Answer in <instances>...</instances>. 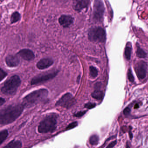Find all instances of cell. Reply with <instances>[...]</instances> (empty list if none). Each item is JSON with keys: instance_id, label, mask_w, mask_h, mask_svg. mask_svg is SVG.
I'll use <instances>...</instances> for the list:
<instances>
[{"instance_id": "cell-1", "label": "cell", "mask_w": 148, "mask_h": 148, "mask_svg": "<svg viewBox=\"0 0 148 148\" xmlns=\"http://www.w3.org/2000/svg\"><path fill=\"white\" fill-rule=\"evenodd\" d=\"M24 108L23 104H18L8 106L1 110L0 123L1 125L12 123L21 115Z\"/></svg>"}, {"instance_id": "cell-14", "label": "cell", "mask_w": 148, "mask_h": 148, "mask_svg": "<svg viewBox=\"0 0 148 148\" xmlns=\"http://www.w3.org/2000/svg\"><path fill=\"white\" fill-rule=\"evenodd\" d=\"M5 62L8 66L9 67H16L19 64L20 60L17 56L8 55L6 58Z\"/></svg>"}, {"instance_id": "cell-26", "label": "cell", "mask_w": 148, "mask_h": 148, "mask_svg": "<svg viewBox=\"0 0 148 148\" xmlns=\"http://www.w3.org/2000/svg\"><path fill=\"white\" fill-rule=\"evenodd\" d=\"M78 123L77 122H73L71 123L70 124L66 127V130H71L73 128H75L76 126H77Z\"/></svg>"}, {"instance_id": "cell-9", "label": "cell", "mask_w": 148, "mask_h": 148, "mask_svg": "<svg viewBox=\"0 0 148 148\" xmlns=\"http://www.w3.org/2000/svg\"><path fill=\"white\" fill-rule=\"evenodd\" d=\"M137 76L139 79H143L145 78L146 76L147 64L143 61H140L137 63L135 67Z\"/></svg>"}, {"instance_id": "cell-20", "label": "cell", "mask_w": 148, "mask_h": 148, "mask_svg": "<svg viewBox=\"0 0 148 148\" xmlns=\"http://www.w3.org/2000/svg\"><path fill=\"white\" fill-rule=\"evenodd\" d=\"M99 140V138L97 135H93L91 136L89 141L91 145H97L98 143Z\"/></svg>"}, {"instance_id": "cell-31", "label": "cell", "mask_w": 148, "mask_h": 148, "mask_svg": "<svg viewBox=\"0 0 148 148\" xmlns=\"http://www.w3.org/2000/svg\"><path fill=\"white\" fill-rule=\"evenodd\" d=\"M80 75H79V76L78 77L77 79V82L78 83H79V80H80Z\"/></svg>"}, {"instance_id": "cell-29", "label": "cell", "mask_w": 148, "mask_h": 148, "mask_svg": "<svg viewBox=\"0 0 148 148\" xmlns=\"http://www.w3.org/2000/svg\"><path fill=\"white\" fill-rule=\"evenodd\" d=\"M117 143V141L116 140H115V141H113V142H111V143H110L109 144V145L107 146V148H113L114 147L115 145H116Z\"/></svg>"}, {"instance_id": "cell-12", "label": "cell", "mask_w": 148, "mask_h": 148, "mask_svg": "<svg viewBox=\"0 0 148 148\" xmlns=\"http://www.w3.org/2000/svg\"><path fill=\"white\" fill-rule=\"evenodd\" d=\"M73 18L70 15H63L59 19V22L64 27H68L73 24Z\"/></svg>"}, {"instance_id": "cell-7", "label": "cell", "mask_w": 148, "mask_h": 148, "mask_svg": "<svg viewBox=\"0 0 148 148\" xmlns=\"http://www.w3.org/2000/svg\"><path fill=\"white\" fill-rule=\"evenodd\" d=\"M58 73V71H55L53 72L47 73L35 76L31 80V84L34 85L46 82L55 77Z\"/></svg>"}, {"instance_id": "cell-6", "label": "cell", "mask_w": 148, "mask_h": 148, "mask_svg": "<svg viewBox=\"0 0 148 148\" xmlns=\"http://www.w3.org/2000/svg\"><path fill=\"white\" fill-rule=\"evenodd\" d=\"M76 99L70 92L63 95L60 99H59L55 104L56 106H60L69 109L73 106L76 103Z\"/></svg>"}, {"instance_id": "cell-4", "label": "cell", "mask_w": 148, "mask_h": 148, "mask_svg": "<svg viewBox=\"0 0 148 148\" xmlns=\"http://www.w3.org/2000/svg\"><path fill=\"white\" fill-rule=\"evenodd\" d=\"M21 84L20 78L18 75L12 76L5 82L1 87V92L6 95H13L16 93Z\"/></svg>"}, {"instance_id": "cell-10", "label": "cell", "mask_w": 148, "mask_h": 148, "mask_svg": "<svg viewBox=\"0 0 148 148\" xmlns=\"http://www.w3.org/2000/svg\"><path fill=\"white\" fill-rule=\"evenodd\" d=\"M18 54L23 59L27 61L33 60L35 58V55L33 52L29 49H22L18 52Z\"/></svg>"}, {"instance_id": "cell-18", "label": "cell", "mask_w": 148, "mask_h": 148, "mask_svg": "<svg viewBox=\"0 0 148 148\" xmlns=\"http://www.w3.org/2000/svg\"><path fill=\"white\" fill-rule=\"evenodd\" d=\"M21 19V15L18 12L13 13L11 17V21L12 23H15L18 22Z\"/></svg>"}, {"instance_id": "cell-15", "label": "cell", "mask_w": 148, "mask_h": 148, "mask_svg": "<svg viewBox=\"0 0 148 148\" xmlns=\"http://www.w3.org/2000/svg\"><path fill=\"white\" fill-rule=\"evenodd\" d=\"M5 148H20L22 147V143L20 141L18 140H13L4 146Z\"/></svg>"}, {"instance_id": "cell-22", "label": "cell", "mask_w": 148, "mask_h": 148, "mask_svg": "<svg viewBox=\"0 0 148 148\" xmlns=\"http://www.w3.org/2000/svg\"><path fill=\"white\" fill-rule=\"evenodd\" d=\"M132 48L130 47H126L125 50V56L126 60H129L131 57Z\"/></svg>"}, {"instance_id": "cell-17", "label": "cell", "mask_w": 148, "mask_h": 148, "mask_svg": "<svg viewBox=\"0 0 148 148\" xmlns=\"http://www.w3.org/2000/svg\"><path fill=\"white\" fill-rule=\"evenodd\" d=\"M8 131L7 130H3L0 132V145H1L2 143L6 139L8 136Z\"/></svg>"}, {"instance_id": "cell-16", "label": "cell", "mask_w": 148, "mask_h": 148, "mask_svg": "<svg viewBox=\"0 0 148 148\" xmlns=\"http://www.w3.org/2000/svg\"><path fill=\"white\" fill-rule=\"evenodd\" d=\"M92 97L97 100H101L103 99L104 93L99 89H96L91 94Z\"/></svg>"}, {"instance_id": "cell-25", "label": "cell", "mask_w": 148, "mask_h": 148, "mask_svg": "<svg viewBox=\"0 0 148 148\" xmlns=\"http://www.w3.org/2000/svg\"><path fill=\"white\" fill-rule=\"evenodd\" d=\"M96 104L95 103H88L85 105V107L88 109H91L96 106Z\"/></svg>"}, {"instance_id": "cell-32", "label": "cell", "mask_w": 148, "mask_h": 148, "mask_svg": "<svg viewBox=\"0 0 148 148\" xmlns=\"http://www.w3.org/2000/svg\"><path fill=\"white\" fill-rule=\"evenodd\" d=\"M135 106H136V107H135V109H136V108H138V105L136 104V105H135Z\"/></svg>"}, {"instance_id": "cell-19", "label": "cell", "mask_w": 148, "mask_h": 148, "mask_svg": "<svg viewBox=\"0 0 148 148\" xmlns=\"http://www.w3.org/2000/svg\"><path fill=\"white\" fill-rule=\"evenodd\" d=\"M136 54L137 56L140 58H145L147 57V53L142 48L139 47H138Z\"/></svg>"}, {"instance_id": "cell-13", "label": "cell", "mask_w": 148, "mask_h": 148, "mask_svg": "<svg viewBox=\"0 0 148 148\" xmlns=\"http://www.w3.org/2000/svg\"><path fill=\"white\" fill-rule=\"evenodd\" d=\"M53 61L51 58H44L40 60L37 64V67L40 70H44L52 65Z\"/></svg>"}, {"instance_id": "cell-5", "label": "cell", "mask_w": 148, "mask_h": 148, "mask_svg": "<svg viewBox=\"0 0 148 148\" xmlns=\"http://www.w3.org/2000/svg\"><path fill=\"white\" fill-rule=\"evenodd\" d=\"M88 38L92 42L105 43L106 40L105 31L99 27L91 28L88 32Z\"/></svg>"}, {"instance_id": "cell-24", "label": "cell", "mask_w": 148, "mask_h": 148, "mask_svg": "<svg viewBox=\"0 0 148 148\" xmlns=\"http://www.w3.org/2000/svg\"><path fill=\"white\" fill-rule=\"evenodd\" d=\"M7 73L1 68V71H0V79H1V81H2L7 76Z\"/></svg>"}, {"instance_id": "cell-23", "label": "cell", "mask_w": 148, "mask_h": 148, "mask_svg": "<svg viewBox=\"0 0 148 148\" xmlns=\"http://www.w3.org/2000/svg\"><path fill=\"white\" fill-rule=\"evenodd\" d=\"M127 77H128V79L130 82H132L134 81V77L132 74V71L130 68H129L127 72Z\"/></svg>"}, {"instance_id": "cell-2", "label": "cell", "mask_w": 148, "mask_h": 148, "mask_svg": "<svg viewBox=\"0 0 148 148\" xmlns=\"http://www.w3.org/2000/svg\"><path fill=\"white\" fill-rule=\"evenodd\" d=\"M48 95V91L46 89L34 91L23 98L22 104L25 107H31L45 100Z\"/></svg>"}, {"instance_id": "cell-11", "label": "cell", "mask_w": 148, "mask_h": 148, "mask_svg": "<svg viewBox=\"0 0 148 148\" xmlns=\"http://www.w3.org/2000/svg\"><path fill=\"white\" fill-rule=\"evenodd\" d=\"M89 2V0H73V8L75 11L80 12L88 7Z\"/></svg>"}, {"instance_id": "cell-28", "label": "cell", "mask_w": 148, "mask_h": 148, "mask_svg": "<svg viewBox=\"0 0 148 148\" xmlns=\"http://www.w3.org/2000/svg\"><path fill=\"white\" fill-rule=\"evenodd\" d=\"M131 112V109L129 107H126L123 110L124 115L125 116H128Z\"/></svg>"}, {"instance_id": "cell-3", "label": "cell", "mask_w": 148, "mask_h": 148, "mask_svg": "<svg viewBox=\"0 0 148 148\" xmlns=\"http://www.w3.org/2000/svg\"><path fill=\"white\" fill-rule=\"evenodd\" d=\"M58 118V115L55 113L47 115L40 123L38 132L42 134L54 132L57 128Z\"/></svg>"}, {"instance_id": "cell-8", "label": "cell", "mask_w": 148, "mask_h": 148, "mask_svg": "<svg viewBox=\"0 0 148 148\" xmlns=\"http://www.w3.org/2000/svg\"><path fill=\"white\" fill-rule=\"evenodd\" d=\"M104 11V5L102 0H95L93 18L95 21L99 22L102 20Z\"/></svg>"}, {"instance_id": "cell-21", "label": "cell", "mask_w": 148, "mask_h": 148, "mask_svg": "<svg viewBox=\"0 0 148 148\" xmlns=\"http://www.w3.org/2000/svg\"><path fill=\"white\" fill-rule=\"evenodd\" d=\"M90 76L92 78L97 77L98 74V71L96 67L93 66H90Z\"/></svg>"}, {"instance_id": "cell-27", "label": "cell", "mask_w": 148, "mask_h": 148, "mask_svg": "<svg viewBox=\"0 0 148 148\" xmlns=\"http://www.w3.org/2000/svg\"><path fill=\"white\" fill-rule=\"evenodd\" d=\"M87 111H81L78 112H77L75 113L74 115V116L76 117H80L82 116H84L86 113Z\"/></svg>"}, {"instance_id": "cell-30", "label": "cell", "mask_w": 148, "mask_h": 148, "mask_svg": "<svg viewBox=\"0 0 148 148\" xmlns=\"http://www.w3.org/2000/svg\"><path fill=\"white\" fill-rule=\"evenodd\" d=\"M5 102V100L4 98H2V97L0 99V105L1 106L3 105Z\"/></svg>"}]
</instances>
